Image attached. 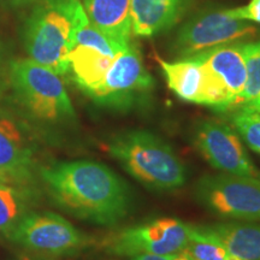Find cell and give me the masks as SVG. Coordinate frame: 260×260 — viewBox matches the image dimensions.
Listing matches in <instances>:
<instances>
[{
  "instance_id": "cell-2",
  "label": "cell",
  "mask_w": 260,
  "mask_h": 260,
  "mask_svg": "<svg viewBox=\"0 0 260 260\" xmlns=\"http://www.w3.org/2000/svg\"><path fill=\"white\" fill-rule=\"evenodd\" d=\"M110 154L145 187L170 191L186 183L184 164L171 146L146 130H129L107 146Z\"/></svg>"
},
{
  "instance_id": "cell-12",
  "label": "cell",
  "mask_w": 260,
  "mask_h": 260,
  "mask_svg": "<svg viewBox=\"0 0 260 260\" xmlns=\"http://www.w3.org/2000/svg\"><path fill=\"white\" fill-rule=\"evenodd\" d=\"M34 151L24 130L0 116V180L30 186L34 178Z\"/></svg>"
},
{
  "instance_id": "cell-26",
  "label": "cell",
  "mask_w": 260,
  "mask_h": 260,
  "mask_svg": "<svg viewBox=\"0 0 260 260\" xmlns=\"http://www.w3.org/2000/svg\"><path fill=\"white\" fill-rule=\"evenodd\" d=\"M230 260H241V259H239V258H235V256H232V259Z\"/></svg>"
},
{
  "instance_id": "cell-3",
  "label": "cell",
  "mask_w": 260,
  "mask_h": 260,
  "mask_svg": "<svg viewBox=\"0 0 260 260\" xmlns=\"http://www.w3.org/2000/svg\"><path fill=\"white\" fill-rule=\"evenodd\" d=\"M79 3L80 0H45L32 11L25 28V48L30 59L59 76L69 71L75 10Z\"/></svg>"
},
{
  "instance_id": "cell-13",
  "label": "cell",
  "mask_w": 260,
  "mask_h": 260,
  "mask_svg": "<svg viewBox=\"0 0 260 260\" xmlns=\"http://www.w3.org/2000/svg\"><path fill=\"white\" fill-rule=\"evenodd\" d=\"M206 68L212 79L226 93L232 109L237 107L246 86L247 71L241 44L224 45L193 56Z\"/></svg>"
},
{
  "instance_id": "cell-17",
  "label": "cell",
  "mask_w": 260,
  "mask_h": 260,
  "mask_svg": "<svg viewBox=\"0 0 260 260\" xmlns=\"http://www.w3.org/2000/svg\"><path fill=\"white\" fill-rule=\"evenodd\" d=\"M113 59L95 48L74 45L69 53V71L80 89L87 93L102 82Z\"/></svg>"
},
{
  "instance_id": "cell-9",
  "label": "cell",
  "mask_w": 260,
  "mask_h": 260,
  "mask_svg": "<svg viewBox=\"0 0 260 260\" xmlns=\"http://www.w3.org/2000/svg\"><path fill=\"white\" fill-rule=\"evenodd\" d=\"M255 34L256 28L249 22L230 17L225 10H211L195 16L178 30L172 51L181 58H190Z\"/></svg>"
},
{
  "instance_id": "cell-14",
  "label": "cell",
  "mask_w": 260,
  "mask_h": 260,
  "mask_svg": "<svg viewBox=\"0 0 260 260\" xmlns=\"http://www.w3.org/2000/svg\"><path fill=\"white\" fill-rule=\"evenodd\" d=\"M190 0H130L132 31L136 37H153L177 23Z\"/></svg>"
},
{
  "instance_id": "cell-4",
  "label": "cell",
  "mask_w": 260,
  "mask_h": 260,
  "mask_svg": "<svg viewBox=\"0 0 260 260\" xmlns=\"http://www.w3.org/2000/svg\"><path fill=\"white\" fill-rule=\"evenodd\" d=\"M10 77L19 103L39 121L59 123L75 118L74 106L59 75L29 58L14 61Z\"/></svg>"
},
{
  "instance_id": "cell-7",
  "label": "cell",
  "mask_w": 260,
  "mask_h": 260,
  "mask_svg": "<svg viewBox=\"0 0 260 260\" xmlns=\"http://www.w3.org/2000/svg\"><path fill=\"white\" fill-rule=\"evenodd\" d=\"M191 225L176 218H158L141 225L119 230L103 242L110 254H172L186 249Z\"/></svg>"
},
{
  "instance_id": "cell-8",
  "label": "cell",
  "mask_w": 260,
  "mask_h": 260,
  "mask_svg": "<svg viewBox=\"0 0 260 260\" xmlns=\"http://www.w3.org/2000/svg\"><path fill=\"white\" fill-rule=\"evenodd\" d=\"M153 77L146 70L135 45L129 44L113 59L102 82L86 94L99 105L129 109L153 88Z\"/></svg>"
},
{
  "instance_id": "cell-22",
  "label": "cell",
  "mask_w": 260,
  "mask_h": 260,
  "mask_svg": "<svg viewBox=\"0 0 260 260\" xmlns=\"http://www.w3.org/2000/svg\"><path fill=\"white\" fill-rule=\"evenodd\" d=\"M225 12L228 16L235 19L260 24V0H251L249 4L235 9H228Z\"/></svg>"
},
{
  "instance_id": "cell-23",
  "label": "cell",
  "mask_w": 260,
  "mask_h": 260,
  "mask_svg": "<svg viewBox=\"0 0 260 260\" xmlns=\"http://www.w3.org/2000/svg\"><path fill=\"white\" fill-rule=\"evenodd\" d=\"M132 260H190L184 252L172 254H140L133 256Z\"/></svg>"
},
{
  "instance_id": "cell-24",
  "label": "cell",
  "mask_w": 260,
  "mask_h": 260,
  "mask_svg": "<svg viewBox=\"0 0 260 260\" xmlns=\"http://www.w3.org/2000/svg\"><path fill=\"white\" fill-rule=\"evenodd\" d=\"M12 260H47L45 259L44 256H39V255H31V254H21L18 256H16L15 259Z\"/></svg>"
},
{
  "instance_id": "cell-10",
  "label": "cell",
  "mask_w": 260,
  "mask_h": 260,
  "mask_svg": "<svg viewBox=\"0 0 260 260\" xmlns=\"http://www.w3.org/2000/svg\"><path fill=\"white\" fill-rule=\"evenodd\" d=\"M195 146L211 167L223 174L260 178L239 134L229 125L204 121L195 130Z\"/></svg>"
},
{
  "instance_id": "cell-1",
  "label": "cell",
  "mask_w": 260,
  "mask_h": 260,
  "mask_svg": "<svg viewBox=\"0 0 260 260\" xmlns=\"http://www.w3.org/2000/svg\"><path fill=\"white\" fill-rule=\"evenodd\" d=\"M48 194L65 212L99 225H113L128 216L129 187L106 165L90 160L60 161L40 170Z\"/></svg>"
},
{
  "instance_id": "cell-25",
  "label": "cell",
  "mask_w": 260,
  "mask_h": 260,
  "mask_svg": "<svg viewBox=\"0 0 260 260\" xmlns=\"http://www.w3.org/2000/svg\"><path fill=\"white\" fill-rule=\"evenodd\" d=\"M10 2H11L12 4H15V5L23 6V5H27V4H29V3L34 2V0H10Z\"/></svg>"
},
{
  "instance_id": "cell-19",
  "label": "cell",
  "mask_w": 260,
  "mask_h": 260,
  "mask_svg": "<svg viewBox=\"0 0 260 260\" xmlns=\"http://www.w3.org/2000/svg\"><path fill=\"white\" fill-rule=\"evenodd\" d=\"M246 61V86L237 107L260 112V41L241 44Z\"/></svg>"
},
{
  "instance_id": "cell-18",
  "label": "cell",
  "mask_w": 260,
  "mask_h": 260,
  "mask_svg": "<svg viewBox=\"0 0 260 260\" xmlns=\"http://www.w3.org/2000/svg\"><path fill=\"white\" fill-rule=\"evenodd\" d=\"M34 193L29 186L0 180V233L8 234L25 214L31 212Z\"/></svg>"
},
{
  "instance_id": "cell-15",
  "label": "cell",
  "mask_w": 260,
  "mask_h": 260,
  "mask_svg": "<svg viewBox=\"0 0 260 260\" xmlns=\"http://www.w3.org/2000/svg\"><path fill=\"white\" fill-rule=\"evenodd\" d=\"M82 6L98 30L124 46L130 44V0H83Z\"/></svg>"
},
{
  "instance_id": "cell-6",
  "label": "cell",
  "mask_w": 260,
  "mask_h": 260,
  "mask_svg": "<svg viewBox=\"0 0 260 260\" xmlns=\"http://www.w3.org/2000/svg\"><path fill=\"white\" fill-rule=\"evenodd\" d=\"M6 236L28 251L48 256L75 254L90 243L69 220L53 212H29Z\"/></svg>"
},
{
  "instance_id": "cell-5",
  "label": "cell",
  "mask_w": 260,
  "mask_h": 260,
  "mask_svg": "<svg viewBox=\"0 0 260 260\" xmlns=\"http://www.w3.org/2000/svg\"><path fill=\"white\" fill-rule=\"evenodd\" d=\"M197 200L222 218L260 222V178L205 175L195 184Z\"/></svg>"
},
{
  "instance_id": "cell-20",
  "label": "cell",
  "mask_w": 260,
  "mask_h": 260,
  "mask_svg": "<svg viewBox=\"0 0 260 260\" xmlns=\"http://www.w3.org/2000/svg\"><path fill=\"white\" fill-rule=\"evenodd\" d=\"M190 260H230L232 255L222 241L205 226H193L183 251Z\"/></svg>"
},
{
  "instance_id": "cell-16",
  "label": "cell",
  "mask_w": 260,
  "mask_h": 260,
  "mask_svg": "<svg viewBox=\"0 0 260 260\" xmlns=\"http://www.w3.org/2000/svg\"><path fill=\"white\" fill-rule=\"evenodd\" d=\"M205 228L218 237L232 256L260 260V224L230 222Z\"/></svg>"
},
{
  "instance_id": "cell-11",
  "label": "cell",
  "mask_w": 260,
  "mask_h": 260,
  "mask_svg": "<svg viewBox=\"0 0 260 260\" xmlns=\"http://www.w3.org/2000/svg\"><path fill=\"white\" fill-rule=\"evenodd\" d=\"M158 61L169 88L180 99L206 105L220 112L232 109L229 98L198 59L190 57L167 61L158 58Z\"/></svg>"
},
{
  "instance_id": "cell-21",
  "label": "cell",
  "mask_w": 260,
  "mask_h": 260,
  "mask_svg": "<svg viewBox=\"0 0 260 260\" xmlns=\"http://www.w3.org/2000/svg\"><path fill=\"white\" fill-rule=\"evenodd\" d=\"M232 123L247 146L260 154V112L239 109L233 115Z\"/></svg>"
}]
</instances>
